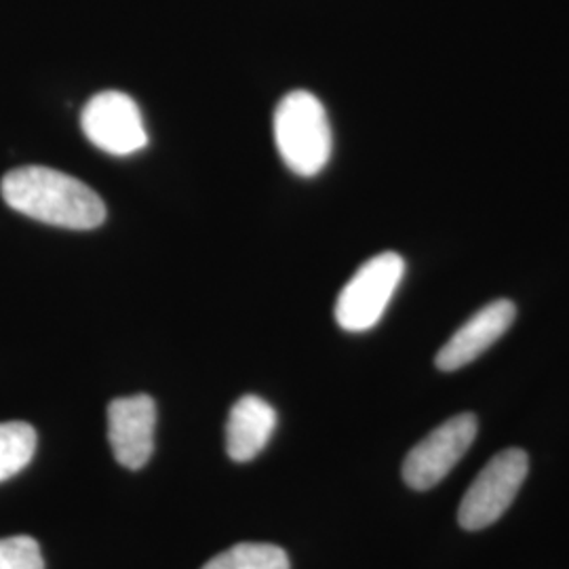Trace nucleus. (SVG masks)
<instances>
[{
  "label": "nucleus",
  "mask_w": 569,
  "mask_h": 569,
  "mask_svg": "<svg viewBox=\"0 0 569 569\" xmlns=\"http://www.w3.org/2000/svg\"><path fill=\"white\" fill-rule=\"evenodd\" d=\"M37 451V430L26 422L0 425V483L30 465Z\"/></svg>",
  "instance_id": "10"
},
{
  "label": "nucleus",
  "mask_w": 569,
  "mask_h": 569,
  "mask_svg": "<svg viewBox=\"0 0 569 569\" xmlns=\"http://www.w3.org/2000/svg\"><path fill=\"white\" fill-rule=\"evenodd\" d=\"M0 569H44L39 542L30 536L0 538Z\"/></svg>",
  "instance_id": "12"
},
{
  "label": "nucleus",
  "mask_w": 569,
  "mask_h": 569,
  "mask_svg": "<svg viewBox=\"0 0 569 569\" xmlns=\"http://www.w3.org/2000/svg\"><path fill=\"white\" fill-rule=\"evenodd\" d=\"M277 428V411L256 395L241 397L226 422V451L234 462H249L270 441Z\"/></svg>",
  "instance_id": "9"
},
{
  "label": "nucleus",
  "mask_w": 569,
  "mask_h": 569,
  "mask_svg": "<svg viewBox=\"0 0 569 569\" xmlns=\"http://www.w3.org/2000/svg\"><path fill=\"white\" fill-rule=\"evenodd\" d=\"M406 274V262L399 253L385 251L361 266L345 284L336 302L338 326L359 333L378 326L397 287Z\"/></svg>",
  "instance_id": "3"
},
{
  "label": "nucleus",
  "mask_w": 569,
  "mask_h": 569,
  "mask_svg": "<svg viewBox=\"0 0 569 569\" xmlns=\"http://www.w3.org/2000/svg\"><path fill=\"white\" fill-rule=\"evenodd\" d=\"M201 569H289V557L274 545L243 542L216 555Z\"/></svg>",
  "instance_id": "11"
},
{
  "label": "nucleus",
  "mask_w": 569,
  "mask_h": 569,
  "mask_svg": "<svg viewBox=\"0 0 569 569\" xmlns=\"http://www.w3.org/2000/svg\"><path fill=\"white\" fill-rule=\"evenodd\" d=\"M274 142L283 163L302 178L321 173L331 157L326 106L310 91H291L274 110Z\"/></svg>",
  "instance_id": "2"
},
{
  "label": "nucleus",
  "mask_w": 569,
  "mask_h": 569,
  "mask_svg": "<svg viewBox=\"0 0 569 569\" xmlns=\"http://www.w3.org/2000/svg\"><path fill=\"white\" fill-rule=\"evenodd\" d=\"M529 458L523 449L496 453L468 488L458 510V521L468 531H479L496 523L517 498L528 477Z\"/></svg>",
  "instance_id": "4"
},
{
  "label": "nucleus",
  "mask_w": 569,
  "mask_h": 569,
  "mask_svg": "<svg viewBox=\"0 0 569 569\" xmlns=\"http://www.w3.org/2000/svg\"><path fill=\"white\" fill-rule=\"evenodd\" d=\"M4 203L21 216L68 230H91L103 224L106 204L87 183L41 164L9 171L0 182Z\"/></svg>",
  "instance_id": "1"
},
{
  "label": "nucleus",
  "mask_w": 569,
  "mask_h": 569,
  "mask_svg": "<svg viewBox=\"0 0 569 569\" xmlns=\"http://www.w3.org/2000/svg\"><path fill=\"white\" fill-rule=\"evenodd\" d=\"M479 430L475 413H460L435 428L407 453L403 479L407 486L427 491L439 486L453 467L467 456Z\"/></svg>",
  "instance_id": "5"
},
{
  "label": "nucleus",
  "mask_w": 569,
  "mask_h": 569,
  "mask_svg": "<svg viewBox=\"0 0 569 569\" xmlns=\"http://www.w3.org/2000/svg\"><path fill=\"white\" fill-rule=\"evenodd\" d=\"M81 127L89 142L114 157L136 154L148 143L142 112L122 91L93 96L82 108Z\"/></svg>",
  "instance_id": "6"
},
{
  "label": "nucleus",
  "mask_w": 569,
  "mask_h": 569,
  "mask_svg": "<svg viewBox=\"0 0 569 569\" xmlns=\"http://www.w3.org/2000/svg\"><path fill=\"white\" fill-rule=\"evenodd\" d=\"M515 317L517 306L510 300H496L483 306L449 338L448 345L439 350L435 363L441 371H458L467 367L509 331Z\"/></svg>",
  "instance_id": "8"
},
{
  "label": "nucleus",
  "mask_w": 569,
  "mask_h": 569,
  "mask_svg": "<svg viewBox=\"0 0 569 569\" xmlns=\"http://www.w3.org/2000/svg\"><path fill=\"white\" fill-rule=\"evenodd\" d=\"M157 403L148 395L114 399L108 406V441L117 462L138 470L154 451Z\"/></svg>",
  "instance_id": "7"
}]
</instances>
